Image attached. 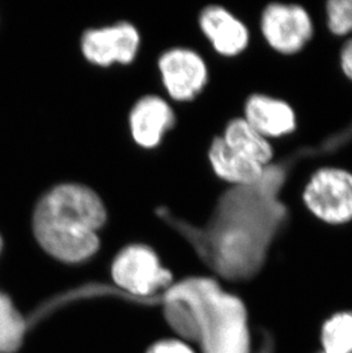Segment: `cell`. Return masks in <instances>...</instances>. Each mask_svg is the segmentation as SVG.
<instances>
[{
    "instance_id": "cell-1",
    "label": "cell",
    "mask_w": 352,
    "mask_h": 353,
    "mask_svg": "<svg viewBox=\"0 0 352 353\" xmlns=\"http://www.w3.org/2000/svg\"><path fill=\"white\" fill-rule=\"evenodd\" d=\"M271 170L257 183L233 187L222 194L210 220L198 227L170 215L166 207L157 214L193 245L197 253L221 276L244 279L262 265L276 228L275 203L270 201Z\"/></svg>"
},
{
    "instance_id": "cell-2",
    "label": "cell",
    "mask_w": 352,
    "mask_h": 353,
    "mask_svg": "<svg viewBox=\"0 0 352 353\" xmlns=\"http://www.w3.org/2000/svg\"><path fill=\"white\" fill-rule=\"evenodd\" d=\"M165 307L170 326L204 353H251L246 309L215 280L193 276L170 286Z\"/></svg>"
},
{
    "instance_id": "cell-3",
    "label": "cell",
    "mask_w": 352,
    "mask_h": 353,
    "mask_svg": "<svg viewBox=\"0 0 352 353\" xmlns=\"http://www.w3.org/2000/svg\"><path fill=\"white\" fill-rule=\"evenodd\" d=\"M108 220L104 200L85 184L61 183L40 196L32 230L48 255L66 263H80L100 248L99 231Z\"/></svg>"
},
{
    "instance_id": "cell-4",
    "label": "cell",
    "mask_w": 352,
    "mask_h": 353,
    "mask_svg": "<svg viewBox=\"0 0 352 353\" xmlns=\"http://www.w3.org/2000/svg\"><path fill=\"white\" fill-rule=\"evenodd\" d=\"M303 203L324 223L342 225L352 221V173L340 167L313 172L303 189Z\"/></svg>"
},
{
    "instance_id": "cell-5",
    "label": "cell",
    "mask_w": 352,
    "mask_h": 353,
    "mask_svg": "<svg viewBox=\"0 0 352 353\" xmlns=\"http://www.w3.org/2000/svg\"><path fill=\"white\" fill-rule=\"evenodd\" d=\"M111 276L120 290L137 297H148L162 288H170L173 280L156 252L142 243L128 245L117 254Z\"/></svg>"
},
{
    "instance_id": "cell-6",
    "label": "cell",
    "mask_w": 352,
    "mask_h": 353,
    "mask_svg": "<svg viewBox=\"0 0 352 353\" xmlns=\"http://www.w3.org/2000/svg\"><path fill=\"white\" fill-rule=\"evenodd\" d=\"M260 29L266 43L276 53L295 55L313 39V19L297 3H271L262 10Z\"/></svg>"
},
{
    "instance_id": "cell-7",
    "label": "cell",
    "mask_w": 352,
    "mask_h": 353,
    "mask_svg": "<svg viewBox=\"0 0 352 353\" xmlns=\"http://www.w3.org/2000/svg\"><path fill=\"white\" fill-rule=\"evenodd\" d=\"M140 46V32L134 24L126 21L88 29L80 39L83 57L90 63L102 68L132 63Z\"/></svg>"
},
{
    "instance_id": "cell-8",
    "label": "cell",
    "mask_w": 352,
    "mask_h": 353,
    "mask_svg": "<svg viewBox=\"0 0 352 353\" xmlns=\"http://www.w3.org/2000/svg\"><path fill=\"white\" fill-rule=\"evenodd\" d=\"M158 70L170 99L189 102L196 99L208 83V68L196 50L173 47L158 59Z\"/></svg>"
},
{
    "instance_id": "cell-9",
    "label": "cell",
    "mask_w": 352,
    "mask_h": 353,
    "mask_svg": "<svg viewBox=\"0 0 352 353\" xmlns=\"http://www.w3.org/2000/svg\"><path fill=\"white\" fill-rule=\"evenodd\" d=\"M128 123L134 142L149 150L159 147L167 132L175 126L176 116L165 99L146 95L130 109Z\"/></svg>"
},
{
    "instance_id": "cell-10",
    "label": "cell",
    "mask_w": 352,
    "mask_h": 353,
    "mask_svg": "<svg viewBox=\"0 0 352 353\" xmlns=\"http://www.w3.org/2000/svg\"><path fill=\"white\" fill-rule=\"evenodd\" d=\"M199 28L216 53L226 57L239 55L249 45L248 28L243 21L221 5L204 7Z\"/></svg>"
},
{
    "instance_id": "cell-11",
    "label": "cell",
    "mask_w": 352,
    "mask_h": 353,
    "mask_svg": "<svg viewBox=\"0 0 352 353\" xmlns=\"http://www.w3.org/2000/svg\"><path fill=\"white\" fill-rule=\"evenodd\" d=\"M244 119L268 140L294 133L297 117L292 105L285 100L255 93L244 104Z\"/></svg>"
},
{
    "instance_id": "cell-12",
    "label": "cell",
    "mask_w": 352,
    "mask_h": 353,
    "mask_svg": "<svg viewBox=\"0 0 352 353\" xmlns=\"http://www.w3.org/2000/svg\"><path fill=\"white\" fill-rule=\"evenodd\" d=\"M208 160L216 176L233 187H247L259 182L266 167L240 156L230 149L222 137H214L208 149Z\"/></svg>"
},
{
    "instance_id": "cell-13",
    "label": "cell",
    "mask_w": 352,
    "mask_h": 353,
    "mask_svg": "<svg viewBox=\"0 0 352 353\" xmlns=\"http://www.w3.org/2000/svg\"><path fill=\"white\" fill-rule=\"evenodd\" d=\"M221 137L230 149L261 166L269 167L275 157L271 142L243 117L230 120Z\"/></svg>"
},
{
    "instance_id": "cell-14",
    "label": "cell",
    "mask_w": 352,
    "mask_h": 353,
    "mask_svg": "<svg viewBox=\"0 0 352 353\" xmlns=\"http://www.w3.org/2000/svg\"><path fill=\"white\" fill-rule=\"evenodd\" d=\"M27 323L6 294L0 292V353L19 350Z\"/></svg>"
},
{
    "instance_id": "cell-15",
    "label": "cell",
    "mask_w": 352,
    "mask_h": 353,
    "mask_svg": "<svg viewBox=\"0 0 352 353\" xmlns=\"http://www.w3.org/2000/svg\"><path fill=\"white\" fill-rule=\"evenodd\" d=\"M326 353H352V312L336 314L322 327Z\"/></svg>"
},
{
    "instance_id": "cell-16",
    "label": "cell",
    "mask_w": 352,
    "mask_h": 353,
    "mask_svg": "<svg viewBox=\"0 0 352 353\" xmlns=\"http://www.w3.org/2000/svg\"><path fill=\"white\" fill-rule=\"evenodd\" d=\"M326 24L338 37L352 36V0H331L326 3Z\"/></svg>"
},
{
    "instance_id": "cell-17",
    "label": "cell",
    "mask_w": 352,
    "mask_h": 353,
    "mask_svg": "<svg viewBox=\"0 0 352 353\" xmlns=\"http://www.w3.org/2000/svg\"><path fill=\"white\" fill-rule=\"evenodd\" d=\"M148 353H195L193 349L179 340L160 341L150 347Z\"/></svg>"
},
{
    "instance_id": "cell-18",
    "label": "cell",
    "mask_w": 352,
    "mask_h": 353,
    "mask_svg": "<svg viewBox=\"0 0 352 353\" xmlns=\"http://www.w3.org/2000/svg\"><path fill=\"white\" fill-rule=\"evenodd\" d=\"M340 67L343 74L352 81V36L346 38L340 50Z\"/></svg>"
},
{
    "instance_id": "cell-19",
    "label": "cell",
    "mask_w": 352,
    "mask_h": 353,
    "mask_svg": "<svg viewBox=\"0 0 352 353\" xmlns=\"http://www.w3.org/2000/svg\"><path fill=\"white\" fill-rule=\"evenodd\" d=\"M1 250H3V238L0 236V253H1Z\"/></svg>"
}]
</instances>
